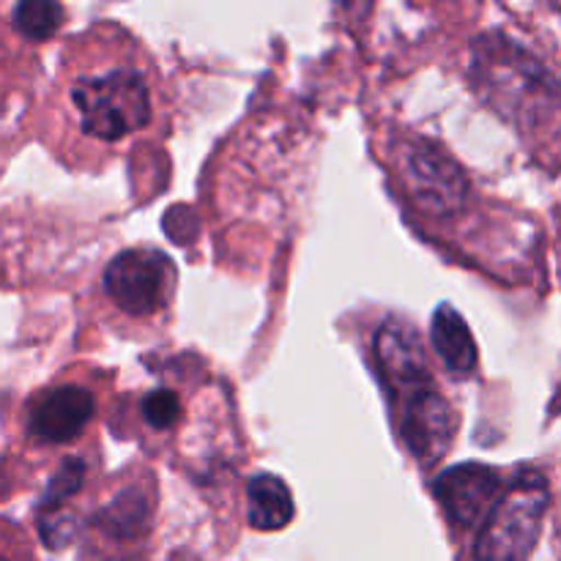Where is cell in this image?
I'll list each match as a JSON object with an SVG mask.
<instances>
[{
  "mask_svg": "<svg viewBox=\"0 0 561 561\" xmlns=\"http://www.w3.org/2000/svg\"><path fill=\"white\" fill-rule=\"evenodd\" d=\"M471 77L477 91L513 124L535 126L557 115L551 75L502 33H488L477 42Z\"/></svg>",
  "mask_w": 561,
  "mask_h": 561,
  "instance_id": "obj_1",
  "label": "cell"
},
{
  "mask_svg": "<svg viewBox=\"0 0 561 561\" xmlns=\"http://www.w3.org/2000/svg\"><path fill=\"white\" fill-rule=\"evenodd\" d=\"M71 102L80 113L82 131L104 142L121 140L151 121V91L146 77L129 66L77 80Z\"/></svg>",
  "mask_w": 561,
  "mask_h": 561,
  "instance_id": "obj_2",
  "label": "cell"
},
{
  "mask_svg": "<svg viewBox=\"0 0 561 561\" xmlns=\"http://www.w3.org/2000/svg\"><path fill=\"white\" fill-rule=\"evenodd\" d=\"M548 493L546 477L524 471L507 491H502L491 515L480 526L474 561H526L535 551L546 518Z\"/></svg>",
  "mask_w": 561,
  "mask_h": 561,
  "instance_id": "obj_3",
  "label": "cell"
},
{
  "mask_svg": "<svg viewBox=\"0 0 561 561\" xmlns=\"http://www.w3.org/2000/svg\"><path fill=\"white\" fill-rule=\"evenodd\" d=\"M405 186L416 206L427 214H453L469 197V179L460 164L433 140H409L400 151Z\"/></svg>",
  "mask_w": 561,
  "mask_h": 561,
  "instance_id": "obj_4",
  "label": "cell"
},
{
  "mask_svg": "<svg viewBox=\"0 0 561 561\" xmlns=\"http://www.w3.org/2000/svg\"><path fill=\"white\" fill-rule=\"evenodd\" d=\"M173 266L157 250H126L113 257L104 274L110 299L129 316H151L168 301Z\"/></svg>",
  "mask_w": 561,
  "mask_h": 561,
  "instance_id": "obj_5",
  "label": "cell"
},
{
  "mask_svg": "<svg viewBox=\"0 0 561 561\" xmlns=\"http://www.w3.org/2000/svg\"><path fill=\"white\" fill-rule=\"evenodd\" d=\"M433 491L449 524L458 529H477L485 524L493 504L502 496V477L491 466L463 463L444 471Z\"/></svg>",
  "mask_w": 561,
  "mask_h": 561,
  "instance_id": "obj_6",
  "label": "cell"
},
{
  "mask_svg": "<svg viewBox=\"0 0 561 561\" xmlns=\"http://www.w3.org/2000/svg\"><path fill=\"white\" fill-rule=\"evenodd\" d=\"M376 359L398 400L433 387L425 345L416 329L403 318H389L381 323L376 334Z\"/></svg>",
  "mask_w": 561,
  "mask_h": 561,
  "instance_id": "obj_7",
  "label": "cell"
},
{
  "mask_svg": "<svg viewBox=\"0 0 561 561\" xmlns=\"http://www.w3.org/2000/svg\"><path fill=\"white\" fill-rule=\"evenodd\" d=\"M400 436L422 466H436L453 447L455 414L436 389H420L400 400Z\"/></svg>",
  "mask_w": 561,
  "mask_h": 561,
  "instance_id": "obj_8",
  "label": "cell"
},
{
  "mask_svg": "<svg viewBox=\"0 0 561 561\" xmlns=\"http://www.w3.org/2000/svg\"><path fill=\"white\" fill-rule=\"evenodd\" d=\"M96 403L80 387H58L44 392L27 416V433L42 444H69L80 438L91 422Z\"/></svg>",
  "mask_w": 561,
  "mask_h": 561,
  "instance_id": "obj_9",
  "label": "cell"
},
{
  "mask_svg": "<svg viewBox=\"0 0 561 561\" xmlns=\"http://www.w3.org/2000/svg\"><path fill=\"white\" fill-rule=\"evenodd\" d=\"M431 340L436 354L455 376H469L477 365V343L471 337L469 323L463 321L453 305H442L433 316Z\"/></svg>",
  "mask_w": 561,
  "mask_h": 561,
  "instance_id": "obj_10",
  "label": "cell"
},
{
  "mask_svg": "<svg viewBox=\"0 0 561 561\" xmlns=\"http://www.w3.org/2000/svg\"><path fill=\"white\" fill-rule=\"evenodd\" d=\"M247 518L257 531H277L294 520L296 507L288 485L274 474H255L247 485Z\"/></svg>",
  "mask_w": 561,
  "mask_h": 561,
  "instance_id": "obj_11",
  "label": "cell"
},
{
  "mask_svg": "<svg viewBox=\"0 0 561 561\" xmlns=\"http://www.w3.org/2000/svg\"><path fill=\"white\" fill-rule=\"evenodd\" d=\"M99 524L104 531L115 537H135L140 535L142 526H146L148 513H146V499L140 496V491H129L118 499V502L110 504L104 513H99Z\"/></svg>",
  "mask_w": 561,
  "mask_h": 561,
  "instance_id": "obj_12",
  "label": "cell"
},
{
  "mask_svg": "<svg viewBox=\"0 0 561 561\" xmlns=\"http://www.w3.org/2000/svg\"><path fill=\"white\" fill-rule=\"evenodd\" d=\"M64 9L49 0H25L14 5V27L31 42H44L58 31Z\"/></svg>",
  "mask_w": 561,
  "mask_h": 561,
  "instance_id": "obj_13",
  "label": "cell"
},
{
  "mask_svg": "<svg viewBox=\"0 0 561 561\" xmlns=\"http://www.w3.org/2000/svg\"><path fill=\"white\" fill-rule=\"evenodd\" d=\"M82 480H85V463H82L80 458H66L64 463H60V469L55 471L53 480H49L47 491H44L42 496L44 513H47V510H53L55 513L66 499L75 496V493L82 488Z\"/></svg>",
  "mask_w": 561,
  "mask_h": 561,
  "instance_id": "obj_14",
  "label": "cell"
},
{
  "mask_svg": "<svg viewBox=\"0 0 561 561\" xmlns=\"http://www.w3.org/2000/svg\"><path fill=\"white\" fill-rule=\"evenodd\" d=\"M181 416L179 394L170 389H153L142 398V420L153 431H170Z\"/></svg>",
  "mask_w": 561,
  "mask_h": 561,
  "instance_id": "obj_15",
  "label": "cell"
},
{
  "mask_svg": "<svg viewBox=\"0 0 561 561\" xmlns=\"http://www.w3.org/2000/svg\"><path fill=\"white\" fill-rule=\"evenodd\" d=\"M38 531H42V540L55 551V548H64L75 537V520L58 513L42 515L38 518Z\"/></svg>",
  "mask_w": 561,
  "mask_h": 561,
  "instance_id": "obj_16",
  "label": "cell"
},
{
  "mask_svg": "<svg viewBox=\"0 0 561 561\" xmlns=\"http://www.w3.org/2000/svg\"><path fill=\"white\" fill-rule=\"evenodd\" d=\"M175 561H195V559H175Z\"/></svg>",
  "mask_w": 561,
  "mask_h": 561,
  "instance_id": "obj_17",
  "label": "cell"
},
{
  "mask_svg": "<svg viewBox=\"0 0 561 561\" xmlns=\"http://www.w3.org/2000/svg\"><path fill=\"white\" fill-rule=\"evenodd\" d=\"M0 561H9V559H3V557H0Z\"/></svg>",
  "mask_w": 561,
  "mask_h": 561,
  "instance_id": "obj_18",
  "label": "cell"
}]
</instances>
